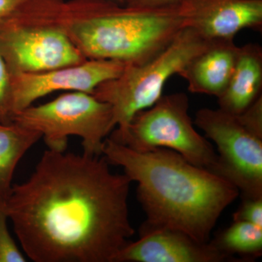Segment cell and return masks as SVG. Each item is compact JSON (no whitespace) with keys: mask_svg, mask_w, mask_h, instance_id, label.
<instances>
[{"mask_svg":"<svg viewBox=\"0 0 262 262\" xmlns=\"http://www.w3.org/2000/svg\"><path fill=\"white\" fill-rule=\"evenodd\" d=\"M194 123L216 146L214 173L232 183L244 198H262V138L237 115L220 108L198 110Z\"/></svg>","mask_w":262,"mask_h":262,"instance_id":"cell-7","label":"cell"},{"mask_svg":"<svg viewBox=\"0 0 262 262\" xmlns=\"http://www.w3.org/2000/svg\"><path fill=\"white\" fill-rule=\"evenodd\" d=\"M183 0H127L125 6L134 8H158L180 4Z\"/></svg>","mask_w":262,"mask_h":262,"instance_id":"cell-21","label":"cell"},{"mask_svg":"<svg viewBox=\"0 0 262 262\" xmlns=\"http://www.w3.org/2000/svg\"><path fill=\"white\" fill-rule=\"evenodd\" d=\"M104 1L110 2V3H115V4L120 5H125L127 0H104Z\"/></svg>","mask_w":262,"mask_h":262,"instance_id":"cell-22","label":"cell"},{"mask_svg":"<svg viewBox=\"0 0 262 262\" xmlns=\"http://www.w3.org/2000/svg\"><path fill=\"white\" fill-rule=\"evenodd\" d=\"M209 44L194 29L185 27L151 59L141 64H126L117 78L99 84L93 95L111 105L117 127L110 139L122 137L136 114L163 96L168 79L179 75Z\"/></svg>","mask_w":262,"mask_h":262,"instance_id":"cell-4","label":"cell"},{"mask_svg":"<svg viewBox=\"0 0 262 262\" xmlns=\"http://www.w3.org/2000/svg\"><path fill=\"white\" fill-rule=\"evenodd\" d=\"M237 258L222 252L211 242L201 243L188 234L159 229L140 234L127 243L115 262H224Z\"/></svg>","mask_w":262,"mask_h":262,"instance_id":"cell-11","label":"cell"},{"mask_svg":"<svg viewBox=\"0 0 262 262\" xmlns=\"http://www.w3.org/2000/svg\"><path fill=\"white\" fill-rule=\"evenodd\" d=\"M238 51L234 39L210 42L179 75L187 81L191 93L218 98L228 84Z\"/></svg>","mask_w":262,"mask_h":262,"instance_id":"cell-12","label":"cell"},{"mask_svg":"<svg viewBox=\"0 0 262 262\" xmlns=\"http://www.w3.org/2000/svg\"><path fill=\"white\" fill-rule=\"evenodd\" d=\"M237 116L245 127L262 138V96Z\"/></svg>","mask_w":262,"mask_h":262,"instance_id":"cell-19","label":"cell"},{"mask_svg":"<svg viewBox=\"0 0 262 262\" xmlns=\"http://www.w3.org/2000/svg\"><path fill=\"white\" fill-rule=\"evenodd\" d=\"M42 135L15 122L0 123V209L11 192L15 168Z\"/></svg>","mask_w":262,"mask_h":262,"instance_id":"cell-14","label":"cell"},{"mask_svg":"<svg viewBox=\"0 0 262 262\" xmlns=\"http://www.w3.org/2000/svg\"><path fill=\"white\" fill-rule=\"evenodd\" d=\"M40 26L62 31L86 59L141 64L187 27L180 4L134 8L104 0H58Z\"/></svg>","mask_w":262,"mask_h":262,"instance_id":"cell-3","label":"cell"},{"mask_svg":"<svg viewBox=\"0 0 262 262\" xmlns=\"http://www.w3.org/2000/svg\"><path fill=\"white\" fill-rule=\"evenodd\" d=\"M13 122L37 131L48 149L65 151L69 137L82 140L83 152L103 155L105 140L115 127L111 105L94 95L72 91L39 106L24 108Z\"/></svg>","mask_w":262,"mask_h":262,"instance_id":"cell-5","label":"cell"},{"mask_svg":"<svg viewBox=\"0 0 262 262\" xmlns=\"http://www.w3.org/2000/svg\"><path fill=\"white\" fill-rule=\"evenodd\" d=\"M103 155L137 183L138 200L146 216L140 234L170 229L209 242L221 214L239 194L232 183L173 150L139 152L106 138Z\"/></svg>","mask_w":262,"mask_h":262,"instance_id":"cell-2","label":"cell"},{"mask_svg":"<svg viewBox=\"0 0 262 262\" xmlns=\"http://www.w3.org/2000/svg\"><path fill=\"white\" fill-rule=\"evenodd\" d=\"M125 66L114 60L87 59L79 64L39 73H10L14 116L39 98L56 91L93 94L99 84L121 75Z\"/></svg>","mask_w":262,"mask_h":262,"instance_id":"cell-9","label":"cell"},{"mask_svg":"<svg viewBox=\"0 0 262 262\" xmlns=\"http://www.w3.org/2000/svg\"><path fill=\"white\" fill-rule=\"evenodd\" d=\"M180 6L187 27L210 42L262 29V0H183Z\"/></svg>","mask_w":262,"mask_h":262,"instance_id":"cell-10","label":"cell"},{"mask_svg":"<svg viewBox=\"0 0 262 262\" xmlns=\"http://www.w3.org/2000/svg\"><path fill=\"white\" fill-rule=\"evenodd\" d=\"M29 0H0V24L12 20Z\"/></svg>","mask_w":262,"mask_h":262,"instance_id":"cell-20","label":"cell"},{"mask_svg":"<svg viewBox=\"0 0 262 262\" xmlns=\"http://www.w3.org/2000/svg\"><path fill=\"white\" fill-rule=\"evenodd\" d=\"M241 206L234 213V221H243L262 228V198H244Z\"/></svg>","mask_w":262,"mask_h":262,"instance_id":"cell-18","label":"cell"},{"mask_svg":"<svg viewBox=\"0 0 262 262\" xmlns=\"http://www.w3.org/2000/svg\"><path fill=\"white\" fill-rule=\"evenodd\" d=\"M132 182L103 155L44 151L27 180L14 184L5 211L34 262H115L135 234Z\"/></svg>","mask_w":262,"mask_h":262,"instance_id":"cell-1","label":"cell"},{"mask_svg":"<svg viewBox=\"0 0 262 262\" xmlns=\"http://www.w3.org/2000/svg\"><path fill=\"white\" fill-rule=\"evenodd\" d=\"M0 55L10 73H39L86 61L55 27L0 24Z\"/></svg>","mask_w":262,"mask_h":262,"instance_id":"cell-8","label":"cell"},{"mask_svg":"<svg viewBox=\"0 0 262 262\" xmlns=\"http://www.w3.org/2000/svg\"><path fill=\"white\" fill-rule=\"evenodd\" d=\"M13 116L11 76L0 55V123H12Z\"/></svg>","mask_w":262,"mask_h":262,"instance_id":"cell-16","label":"cell"},{"mask_svg":"<svg viewBox=\"0 0 262 262\" xmlns=\"http://www.w3.org/2000/svg\"><path fill=\"white\" fill-rule=\"evenodd\" d=\"M8 221L5 209H0V262H26L27 258L10 233Z\"/></svg>","mask_w":262,"mask_h":262,"instance_id":"cell-17","label":"cell"},{"mask_svg":"<svg viewBox=\"0 0 262 262\" xmlns=\"http://www.w3.org/2000/svg\"><path fill=\"white\" fill-rule=\"evenodd\" d=\"M211 243L222 252L233 257L234 254L259 257L262 253V228L248 222L234 221Z\"/></svg>","mask_w":262,"mask_h":262,"instance_id":"cell-15","label":"cell"},{"mask_svg":"<svg viewBox=\"0 0 262 262\" xmlns=\"http://www.w3.org/2000/svg\"><path fill=\"white\" fill-rule=\"evenodd\" d=\"M262 48L257 43L239 47L235 67L227 87L217 98L219 108L239 115L262 96Z\"/></svg>","mask_w":262,"mask_h":262,"instance_id":"cell-13","label":"cell"},{"mask_svg":"<svg viewBox=\"0 0 262 262\" xmlns=\"http://www.w3.org/2000/svg\"><path fill=\"white\" fill-rule=\"evenodd\" d=\"M189 98L184 93L162 96L149 108L136 114L117 140L134 151L173 150L196 166L214 173L217 153L194 128L189 115Z\"/></svg>","mask_w":262,"mask_h":262,"instance_id":"cell-6","label":"cell"}]
</instances>
